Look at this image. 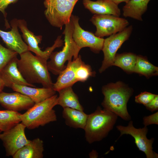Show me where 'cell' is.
Instances as JSON below:
<instances>
[{"label":"cell","mask_w":158,"mask_h":158,"mask_svg":"<svg viewBox=\"0 0 158 158\" xmlns=\"http://www.w3.org/2000/svg\"><path fill=\"white\" fill-rule=\"evenodd\" d=\"M20 55L17 67L26 81L30 84L38 83L43 87L52 88L53 83L48 69L47 61L33 55L29 51Z\"/></svg>","instance_id":"6da1fadb"},{"label":"cell","mask_w":158,"mask_h":158,"mask_svg":"<svg viewBox=\"0 0 158 158\" xmlns=\"http://www.w3.org/2000/svg\"><path fill=\"white\" fill-rule=\"evenodd\" d=\"M102 92L104 98L102 105L104 109L113 112L124 120H130L127 105L133 93L131 89L118 81L103 86Z\"/></svg>","instance_id":"7a4b0ae2"},{"label":"cell","mask_w":158,"mask_h":158,"mask_svg":"<svg viewBox=\"0 0 158 158\" xmlns=\"http://www.w3.org/2000/svg\"><path fill=\"white\" fill-rule=\"evenodd\" d=\"M118 118L113 112L98 107L88 115L84 129L85 138L89 144L102 140L113 129Z\"/></svg>","instance_id":"3957f363"},{"label":"cell","mask_w":158,"mask_h":158,"mask_svg":"<svg viewBox=\"0 0 158 158\" xmlns=\"http://www.w3.org/2000/svg\"><path fill=\"white\" fill-rule=\"evenodd\" d=\"M58 97L55 94L35 103L25 112L21 114V123L28 129H32L56 121L57 116L53 108L57 105Z\"/></svg>","instance_id":"277c9868"},{"label":"cell","mask_w":158,"mask_h":158,"mask_svg":"<svg viewBox=\"0 0 158 158\" xmlns=\"http://www.w3.org/2000/svg\"><path fill=\"white\" fill-rule=\"evenodd\" d=\"M65 25L63 32L64 35V46L59 51L53 52L50 56L49 61L47 62L48 70L55 75H59L65 68L66 61L77 59L80 49L78 47L73 38V26L70 19L69 22Z\"/></svg>","instance_id":"5b68a950"},{"label":"cell","mask_w":158,"mask_h":158,"mask_svg":"<svg viewBox=\"0 0 158 158\" xmlns=\"http://www.w3.org/2000/svg\"><path fill=\"white\" fill-rule=\"evenodd\" d=\"M78 0H44V14L53 26L61 29L68 23L75 4Z\"/></svg>","instance_id":"8992f818"},{"label":"cell","mask_w":158,"mask_h":158,"mask_svg":"<svg viewBox=\"0 0 158 158\" xmlns=\"http://www.w3.org/2000/svg\"><path fill=\"white\" fill-rule=\"evenodd\" d=\"M132 30V26L130 25L104 39L102 49L104 58L99 69V73L103 72L112 65L116 52L123 42L129 39Z\"/></svg>","instance_id":"52a82bcc"},{"label":"cell","mask_w":158,"mask_h":158,"mask_svg":"<svg viewBox=\"0 0 158 158\" xmlns=\"http://www.w3.org/2000/svg\"><path fill=\"white\" fill-rule=\"evenodd\" d=\"M90 20L96 28L95 35L100 38L120 32L129 24L126 19L111 15L94 14Z\"/></svg>","instance_id":"ba28073f"},{"label":"cell","mask_w":158,"mask_h":158,"mask_svg":"<svg viewBox=\"0 0 158 158\" xmlns=\"http://www.w3.org/2000/svg\"><path fill=\"white\" fill-rule=\"evenodd\" d=\"M116 128L120 132L119 138L124 134L130 135L132 136L139 150L144 152L147 158H158V154L153 150L152 145L154 138H152L148 139L147 137L148 131L147 127L136 128L133 125V121H130L127 126L118 125Z\"/></svg>","instance_id":"9c48e42d"},{"label":"cell","mask_w":158,"mask_h":158,"mask_svg":"<svg viewBox=\"0 0 158 158\" xmlns=\"http://www.w3.org/2000/svg\"><path fill=\"white\" fill-rule=\"evenodd\" d=\"M18 27L23 33V37L28 47V50L34 53L36 55L47 61L50 55L56 48L61 47L63 44L61 36H58L54 43L44 51L42 50L39 46L42 40L41 36H36L28 28L26 23L23 20H17Z\"/></svg>","instance_id":"30bf717a"},{"label":"cell","mask_w":158,"mask_h":158,"mask_svg":"<svg viewBox=\"0 0 158 158\" xmlns=\"http://www.w3.org/2000/svg\"><path fill=\"white\" fill-rule=\"evenodd\" d=\"M25 126L22 123H18L9 130L0 134L6 156H13L19 150L28 143L25 133Z\"/></svg>","instance_id":"8fae6325"},{"label":"cell","mask_w":158,"mask_h":158,"mask_svg":"<svg viewBox=\"0 0 158 158\" xmlns=\"http://www.w3.org/2000/svg\"><path fill=\"white\" fill-rule=\"evenodd\" d=\"M71 19L73 26V38L80 50L83 47H89L95 53L102 50L104 39L98 37L92 32L82 29L79 24L77 16L72 15Z\"/></svg>","instance_id":"7c38bea8"},{"label":"cell","mask_w":158,"mask_h":158,"mask_svg":"<svg viewBox=\"0 0 158 158\" xmlns=\"http://www.w3.org/2000/svg\"><path fill=\"white\" fill-rule=\"evenodd\" d=\"M0 104L6 109L18 112L28 110L35 103L29 97L20 92L2 91L0 92Z\"/></svg>","instance_id":"4fadbf2b"},{"label":"cell","mask_w":158,"mask_h":158,"mask_svg":"<svg viewBox=\"0 0 158 158\" xmlns=\"http://www.w3.org/2000/svg\"><path fill=\"white\" fill-rule=\"evenodd\" d=\"M11 26V29L9 31H4L0 29V37L8 48L19 55L28 51L27 45L23 41L19 32L17 20H13Z\"/></svg>","instance_id":"5bb4252c"},{"label":"cell","mask_w":158,"mask_h":158,"mask_svg":"<svg viewBox=\"0 0 158 158\" xmlns=\"http://www.w3.org/2000/svg\"><path fill=\"white\" fill-rule=\"evenodd\" d=\"M83 62L80 55L77 59L68 61L65 68L59 75L56 82L53 84V89L58 92L63 88L72 86L77 82L75 78V71Z\"/></svg>","instance_id":"9a60e30c"},{"label":"cell","mask_w":158,"mask_h":158,"mask_svg":"<svg viewBox=\"0 0 158 158\" xmlns=\"http://www.w3.org/2000/svg\"><path fill=\"white\" fill-rule=\"evenodd\" d=\"M18 59L15 57L0 72V75L5 87L11 88L13 84L33 87L35 85L28 83L19 71L17 65Z\"/></svg>","instance_id":"2e32d148"},{"label":"cell","mask_w":158,"mask_h":158,"mask_svg":"<svg viewBox=\"0 0 158 158\" xmlns=\"http://www.w3.org/2000/svg\"><path fill=\"white\" fill-rule=\"evenodd\" d=\"M85 8L95 14L111 15L119 17L121 11L116 4L111 0H83Z\"/></svg>","instance_id":"e0dca14e"},{"label":"cell","mask_w":158,"mask_h":158,"mask_svg":"<svg viewBox=\"0 0 158 158\" xmlns=\"http://www.w3.org/2000/svg\"><path fill=\"white\" fill-rule=\"evenodd\" d=\"M11 88L14 91L20 92L30 98L35 103L44 101L56 94L52 88H37L13 84Z\"/></svg>","instance_id":"ac0fdd59"},{"label":"cell","mask_w":158,"mask_h":158,"mask_svg":"<svg viewBox=\"0 0 158 158\" xmlns=\"http://www.w3.org/2000/svg\"><path fill=\"white\" fill-rule=\"evenodd\" d=\"M63 109L62 116L67 126L75 128L84 129L88 115L84 113L83 111L69 107Z\"/></svg>","instance_id":"d6986e66"},{"label":"cell","mask_w":158,"mask_h":158,"mask_svg":"<svg viewBox=\"0 0 158 158\" xmlns=\"http://www.w3.org/2000/svg\"><path fill=\"white\" fill-rule=\"evenodd\" d=\"M44 151L43 142L36 138L19 150L12 156L13 158H42Z\"/></svg>","instance_id":"ffe728a7"},{"label":"cell","mask_w":158,"mask_h":158,"mask_svg":"<svg viewBox=\"0 0 158 158\" xmlns=\"http://www.w3.org/2000/svg\"><path fill=\"white\" fill-rule=\"evenodd\" d=\"M57 105L63 108L69 107L83 111L84 108L80 104L77 95L74 92L72 86L63 88L58 91Z\"/></svg>","instance_id":"44dd1931"},{"label":"cell","mask_w":158,"mask_h":158,"mask_svg":"<svg viewBox=\"0 0 158 158\" xmlns=\"http://www.w3.org/2000/svg\"><path fill=\"white\" fill-rule=\"evenodd\" d=\"M150 0H130L123 7V16L142 21V16L147 11Z\"/></svg>","instance_id":"7402d4cb"},{"label":"cell","mask_w":158,"mask_h":158,"mask_svg":"<svg viewBox=\"0 0 158 158\" xmlns=\"http://www.w3.org/2000/svg\"><path fill=\"white\" fill-rule=\"evenodd\" d=\"M21 114L7 109L0 110V131H7L21 122Z\"/></svg>","instance_id":"603a6c76"},{"label":"cell","mask_w":158,"mask_h":158,"mask_svg":"<svg viewBox=\"0 0 158 158\" xmlns=\"http://www.w3.org/2000/svg\"><path fill=\"white\" fill-rule=\"evenodd\" d=\"M137 56L132 53L116 54L112 65L121 68L126 72H134Z\"/></svg>","instance_id":"cb8c5ba5"},{"label":"cell","mask_w":158,"mask_h":158,"mask_svg":"<svg viewBox=\"0 0 158 158\" xmlns=\"http://www.w3.org/2000/svg\"><path fill=\"white\" fill-rule=\"evenodd\" d=\"M134 72L148 78L157 75L158 73V68L151 63L145 57L141 56H137Z\"/></svg>","instance_id":"d4e9b609"},{"label":"cell","mask_w":158,"mask_h":158,"mask_svg":"<svg viewBox=\"0 0 158 158\" xmlns=\"http://www.w3.org/2000/svg\"><path fill=\"white\" fill-rule=\"evenodd\" d=\"M75 78L77 82H84L90 77L95 76V72L92 71L91 66L84 62L79 66L75 71Z\"/></svg>","instance_id":"484cf974"},{"label":"cell","mask_w":158,"mask_h":158,"mask_svg":"<svg viewBox=\"0 0 158 158\" xmlns=\"http://www.w3.org/2000/svg\"><path fill=\"white\" fill-rule=\"evenodd\" d=\"M17 54L16 52L4 47L0 43V72Z\"/></svg>","instance_id":"4316f807"},{"label":"cell","mask_w":158,"mask_h":158,"mask_svg":"<svg viewBox=\"0 0 158 158\" xmlns=\"http://www.w3.org/2000/svg\"><path fill=\"white\" fill-rule=\"evenodd\" d=\"M156 95L150 92H144L136 96L135 101L137 103L143 104L145 106L152 100Z\"/></svg>","instance_id":"83f0119b"},{"label":"cell","mask_w":158,"mask_h":158,"mask_svg":"<svg viewBox=\"0 0 158 158\" xmlns=\"http://www.w3.org/2000/svg\"><path fill=\"white\" fill-rule=\"evenodd\" d=\"M158 112L143 118V124L144 126L151 124H158Z\"/></svg>","instance_id":"f1b7e54d"},{"label":"cell","mask_w":158,"mask_h":158,"mask_svg":"<svg viewBox=\"0 0 158 158\" xmlns=\"http://www.w3.org/2000/svg\"><path fill=\"white\" fill-rule=\"evenodd\" d=\"M158 96L156 95L152 100L145 106L147 110L151 112L157 111L158 109Z\"/></svg>","instance_id":"f546056e"},{"label":"cell","mask_w":158,"mask_h":158,"mask_svg":"<svg viewBox=\"0 0 158 158\" xmlns=\"http://www.w3.org/2000/svg\"><path fill=\"white\" fill-rule=\"evenodd\" d=\"M17 0H0V11L4 15L5 10L10 4L15 2Z\"/></svg>","instance_id":"4dcf8cb0"},{"label":"cell","mask_w":158,"mask_h":158,"mask_svg":"<svg viewBox=\"0 0 158 158\" xmlns=\"http://www.w3.org/2000/svg\"><path fill=\"white\" fill-rule=\"evenodd\" d=\"M4 87V83L0 75V92L2 91Z\"/></svg>","instance_id":"1f68e13d"},{"label":"cell","mask_w":158,"mask_h":158,"mask_svg":"<svg viewBox=\"0 0 158 158\" xmlns=\"http://www.w3.org/2000/svg\"><path fill=\"white\" fill-rule=\"evenodd\" d=\"M117 5L122 2H128L130 0H111Z\"/></svg>","instance_id":"d6a6232c"},{"label":"cell","mask_w":158,"mask_h":158,"mask_svg":"<svg viewBox=\"0 0 158 158\" xmlns=\"http://www.w3.org/2000/svg\"><path fill=\"white\" fill-rule=\"evenodd\" d=\"M97 153L96 152V151L93 150L89 154V155L90 157L93 154V155L92 157H97L98 156V155L97 154H97Z\"/></svg>","instance_id":"836d02e7"},{"label":"cell","mask_w":158,"mask_h":158,"mask_svg":"<svg viewBox=\"0 0 158 158\" xmlns=\"http://www.w3.org/2000/svg\"></svg>","instance_id":"e575fe53"}]
</instances>
